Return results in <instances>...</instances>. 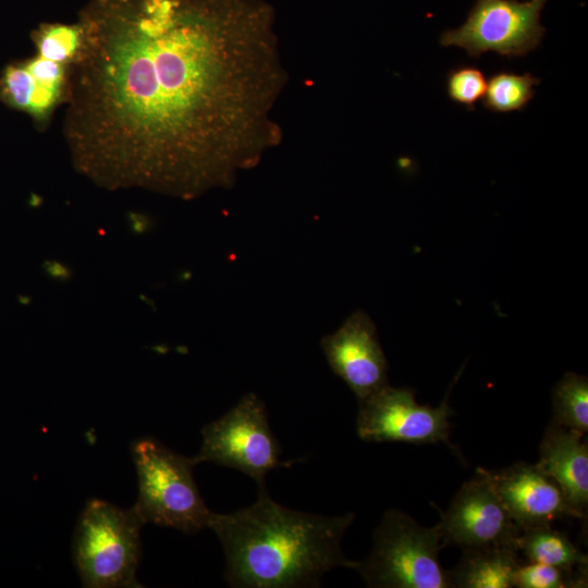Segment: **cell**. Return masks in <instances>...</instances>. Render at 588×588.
Listing matches in <instances>:
<instances>
[{
    "mask_svg": "<svg viewBox=\"0 0 588 588\" xmlns=\"http://www.w3.org/2000/svg\"><path fill=\"white\" fill-rule=\"evenodd\" d=\"M77 22L63 136L98 185L193 199L281 143L289 74L267 0H87Z\"/></svg>",
    "mask_w": 588,
    "mask_h": 588,
    "instance_id": "obj_1",
    "label": "cell"
},
{
    "mask_svg": "<svg viewBox=\"0 0 588 588\" xmlns=\"http://www.w3.org/2000/svg\"><path fill=\"white\" fill-rule=\"evenodd\" d=\"M255 503L226 514L212 513L208 528L222 543L224 579L234 588L319 586L334 567L356 568L342 551L354 513L322 516L274 502L265 483Z\"/></svg>",
    "mask_w": 588,
    "mask_h": 588,
    "instance_id": "obj_2",
    "label": "cell"
},
{
    "mask_svg": "<svg viewBox=\"0 0 588 588\" xmlns=\"http://www.w3.org/2000/svg\"><path fill=\"white\" fill-rule=\"evenodd\" d=\"M132 456L138 478V497L133 507L145 524L186 534L208 528L212 512L194 480L192 457L151 438L136 440L132 444Z\"/></svg>",
    "mask_w": 588,
    "mask_h": 588,
    "instance_id": "obj_3",
    "label": "cell"
},
{
    "mask_svg": "<svg viewBox=\"0 0 588 588\" xmlns=\"http://www.w3.org/2000/svg\"><path fill=\"white\" fill-rule=\"evenodd\" d=\"M438 524L419 525L408 514L390 509L373 531V546L355 569L372 588H450L439 562L442 549Z\"/></svg>",
    "mask_w": 588,
    "mask_h": 588,
    "instance_id": "obj_4",
    "label": "cell"
},
{
    "mask_svg": "<svg viewBox=\"0 0 588 588\" xmlns=\"http://www.w3.org/2000/svg\"><path fill=\"white\" fill-rule=\"evenodd\" d=\"M145 523L134 507L121 509L90 500L81 513L73 556L83 586L138 587L140 529Z\"/></svg>",
    "mask_w": 588,
    "mask_h": 588,
    "instance_id": "obj_5",
    "label": "cell"
},
{
    "mask_svg": "<svg viewBox=\"0 0 588 588\" xmlns=\"http://www.w3.org/2000/svg\"><path fill=\"white\" fill-rule=\"evenodd\" d=\"M203 444L192 457L196 465L211 462L237 469L265 483L267 473L286 466L280 460V445L271 431L265 403L246 393L225 415L206 425Z\"/></svg>",
    "mask_w": 588,
    "mask_h": 588,
    "instance_id": "obj_6",
    "label": "cell"
},
{
    "mask_svg": "<svg viewBox=\"0 0 588 588\" xmlns=\"http://www.w3.org/2000/svg\"><path fill=\"white\" fill-rule=\"evenodd\" d=\"M547 1L477 0L460 27L441 34L440 45L462 48L474 58L488 51L525 56L541 42L540 17Z\"/></svg>",
    "mask_w": 588,
    "mask_h": 588,
    "instance_id": "obj_7",
    "label": "cell"
},
{
    "mask_svg": "<svg viewBox=\"0 0 588 588\" xmlns=\"http://www.w3.org/2000/svg\"><path fill=\"white\" fill-rule=\"evenodd\" d=\"M450 389L439 406L420 405L411 388L388 384L369 397L358 401L356 416L358 437L368 442H406L449 445L453 411L449 405Z\"/></svg>",
    "mask_w": 588,
    "mask_h": 588,
    "instance_id": "obj_8",
    "label": "cell"
},
{
    "mask_svg": "<svg viewBox=\"0 0 588 588\" xmlns=\"http://www.w3.org/2000/svg\"><path fill=\"white\" fill-rule=\"evenodd\" d=\"M442 546L462 550L512 546L520 528L511 518L487 469L478 468L454 495L438 524Z\"/></svg>",
    "mask_w": 588,
    "mask_h": 588,
    "instance_id": "obj_9",
    "label": "cell"
},
{
    "mask_svg": "<svg viewBox=\"0 0 588 588\" xmlns=\"http://www.w3.org/2000/svg\"><path fill=\"white\" fill-rule=\"evenodd\" d=\"M320 346L332 371L358 401L390 384L376 326L365 311L351 314L334 332L322 338Z\"/></svg>",
    "mask_w": 588,
    "mask_h": 588,
    "instance_id": "obj_10",
    "label": "cell"
},
{
    "mask_svg": "<svg viewBox=\"0 0 588 588\" xmlns=\"http://www.w3.org/2000/svg\"><path fill=\"white\" fill-rule=\"evenodd\" d=\"M488 471L502 503L519 528L575 517L559 485L537 465L516 463Z\"/></svg>",
    "mask_w": 588,
    "mask_h": 588,
    "instance_id": "obj_11",
    "label": "cell"
},
{
    "mask_svg": "<svg viewBox=\"0 0 588 588\" xmlns=\"http://www.w3.org/2000/svg\"><path fill=\"white\" fill-rule=\"evenodd\" d=\"M536 465L559 485L575 517L584 518L588 505V445L584 434L552 420Z\"/></svg>",
    "mask_w": 588,
    "mask_h": 588,
    "instance_id": "obj_12",
    "label": "cell"
},
{
    "mask_svg": "<svg viewBox=\"0 0 588 588\" xmlns=\"http://www.w3.org/2000/svg\"><path fill=\"white\" fill-rule=\"evenodd\" d=\"M69 89V78L35 75L24 60L7 64L0 75V102L28 114L39 131L49 127L56 110L65 105Z\"/></svg>",
    "mask_w": 588,
    "mask_h": 588,
    "instance_id": "obj_13",
    "label": "cell"
},
{
    "mask_svg": "<svg viewBox=\"0 0 588 588\" xmlns=\"http://www.w3.org/2000/svg\"><path fill=\"white\" fill-rule=\"evenodd\" d=\"M520 564L518 552L512 546L466 549L456 566L448 571V576L451 587L510 588Z\"/></svg>",
    "mask_w": 588,
    "mask_h": 588,
    "instance_id": "obj_14",
    "label": "cell"
},
{
    "mask_svg": "<svg viewBox=\"0 0 588 588\" xmlns=\"http://www.w3.org/2000/svg\"><path fill=\"white\" fill-rule=\"evenodd\" d=\"M529 562L563 568H585L588 558L567 537L551 525L520 528L514 542Z\"/></svg>",
    "mask_w": 588,
    "mask_h": 588,
    "instance_id": "obj_15",
    "label": "cell"
},
{
    "mask_svg": "<svg viewBox=\"0 0 588 588\" xmlns=\"http://www.w3.org/2000/svg\"><path fill=\"white\" fill-rule=\"evenodd\" d=\"M553 421L586 434L588 430V379L566 372L552 390Z\"/></svg>",
    "mask_w": 588,
    "mask_h": 588,
    "instance_id": "obj_16",
    "label": "cell"
},
{
    "mask_svg": "<svg viewBox=\"0 0 588 588\" xmlns=\"http://www.w3.org/2000/svg\"><path fill=\"white\" fill-rule=\"evenodd\" d=\"M36 54L65 65H73L82 51L84 32L78 22H42L30 33Z\"/></svg>",
    "mask_w": 588,
    "mask_h": 588,
    "instance_id": "obj_17",
    "label": "cell"
},
{
    "mask_svg": "<svg viewBox=\"0 0 588 588\" xmlns=\"http://www.w3.org/2000/svg\"><path fill=\"white\" fill-rule=\"evenodd\" d=\"M539 83L540 79L530 73L497 72L487 81L483 107L498 113L523 110L532 99L535 86Z\"/></svg>",
    "mask_w": 588,
    "mask_h": 588,
    "instance_id": "obj_18",
    "label": "cell"
},
{
    "mask_svg": "<svg viewBox=\"0 0 588 588\" xmlns=\"http://www.w3.org/2000/svg\"><path fill=\"white\" fill-rule=\"evenodd\" d=\"M517 588H583L587 587V567L563 568L529 562L520 564L513 578Z\"/></svg>",
    "mask_w": 588,
    "mask_h": 588,
    "instance_id": "obj_19",
    "label": "cell"
},
{
    "mask_svg": "<svg viewBox=\"0 0 588 588\" xmlns=\"http://www.w3.org/2000/svg\"><path fill=\"white\" fill-rule=\"evenodd\" d=\"M487 86L483 72L471 65H462L449 71L446 75V94L449 98L469 110L482 99Z\"/></svg>",
    "mask_w": 588,
    "mask_h": 588,
    "instance_id": "obj_20",
    "label": "cell"
}]
</instances>
